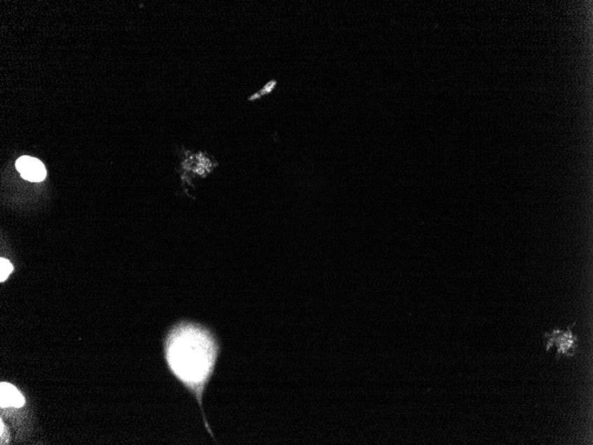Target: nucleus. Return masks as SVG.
Masks as SVG:
<instances>
[{
	"label": "nucleus",
	"instance_id": "1",
	"mask_svg": "<svg viewBox=\"0 0 593 445\" xmlns=\"http://www.w3.org/2000/svg\"><path fill=\"white\" fill-rule=\"evenodd\" d=\"M162 346L168 370L195 398L207 433L217 442L204 411L203 397L218 367L222 341L208 326L183 320L168 329Z\"/></svg>",
	"mask_w": 593,
	"mask_h": 445
},
{
	"label": "nucleus",
	"instance_id": "2",
	"mask_svg": "<svg viewBox=\"0 0 593 445\" xmlns=\"http://www.w3.org/2000/svg\"><path fill=\"white\" fill-rule=\"evenodd\" d=\"M27 398L15 385L8 381L0 383V409L1 416L10 421L12 426L16 428V435L19 437V428H29L27 422Z\"/></svg>",
	"mask_w": 593,
	"mask_h": 445
},
{
	"label": "nucleus",
	"instance_id": "3",
	"mask_svg": "<svg viewBox=\"0 0 593 445\" xmlns=\"http://www.w3.org/2000/svg\"><path fill=\"white\" fill-rule=\"evenodd\" d=\"M571 327H569L562 331V330H555L551 334L546 332L543 335L545 339V347L546 351H549L552 346H556L557 348V359H559V355H565L566 357H574L578 348V337L573 334Z\"/></svg>",
	"mask_w": 593,
	"mask_h": 445
},
{
	"label": "nucleus",
	"instance_id": "4",
	"mask_svg": "<svg viewBox=\"0 0 593 445\" xmlns=\"http://www.w3.org/2000/svg\"><path fill=\"white\" fill-rule=\"evenodd\" d=\"M15 167L24 180L32 181V183H39L47 177V169L44 164L37 158L29 156L21 157L16 161Z\"/></svg>",
	"mask_w": 593,
	"mask_h": 445
},
{
	"label": "nucleus",
	"instance_id": "5",
	"mask_svg": "<svg viewBox=\"0 0 593 445\" xmlns=\"http://www.w3.org/2000/svg\"><path fill=\"white\" fill-rule=\"evenodd\" d=\"M276 85H278V81L276 79H272L266 83L264 87L260 89L259 91L256 92L255 94L250 95L248 98L249 101H255L257 100H259L262 97H266V95H269L272 94L273 90H275Z\"/></svg>",
	"mask_w": 593,
	"mask_h": 445
},
{
	"label": "nucleus",
	"instance_id": "6",
	"mask_svg": "<svg viewBox=\"0 0 593 445\" xmlns=\"http://www.w3.org/2000/svg\"><path fill=\"white\" fill-rule=\"evenodd\" d=\"M14 271V266L8 259H0V282L4 283Z\"/></svg>",
	"mask_w": 593,
	"mask_h": 445
},
{
	"label": "nucleus",
	"instance_id": "7",
	"mask_svg": "<svg viewBox=\"0 0 593 445\" xmlns=\"http://www.w3.org/2000/svg\"><path fill=\"white\" fill-rule=\"evenodd\" d=\"M12 442L11 432L6 426L4 418L0 417V444H10Z\"/></svg>",
	"mask_w": 593,
	"mask_h": 445
}]
</instances>
